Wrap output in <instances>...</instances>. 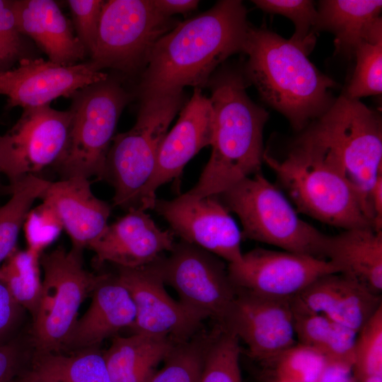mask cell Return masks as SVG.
Instances as JSON below:
<instances>
[{
  "mask_svg": "<svg viewBox=\"0 0 382 382\" xmlns=\"http://www.w3.org/2000/svg\"><path fill=\"white\" fill-rule=\"evenodd\" d=\"M236 288L259 296L291 299L318 278L338 273L329 260L294 253L255 248L240 262L227 266Z\"/></svg>",
  "mask_w": 382,
  "mask_h": 382,
  "instance_id": "obj_13",
  "label": "cell"
},
{
  "mask_svg": "<svg viewBox=\"0 0 382 382\" xmlns=\"http://www.w3.org/2000/svg\"><path fill=\"white\" fill-rule=\"evenodd\" d=\"M327 361L317 349L296 343L265 366L272 376L288 382H317Z\"/></svg>",
  "mask_w": 382,
  "mask_h": 382,
  "instance_id": "obj_34",
  "label": "cell"
},
{
  "mask_svg": "<svg viewBox=\"0 0 382 382\" xmlns=\"http://www.w3.org/2000/svg\"><path fill=\"white\" fill-rule=\"evenodd\" d=\"M213 110L212 154L196 185L185 192L199 199L216 196L261 172L262 133L268 113L255 104L240 74L222 71L207 83Z\"/></svg>",
  "mask_w": 382,
  "mask_h": 382,
  "instance_id": "obj_2",
  "label": "cell"
},
{
  "mask_svg": "<svg viewBox=\"0 0 382 382\" xmlns=\"http://www.w3.org/2000/svg\"><path fill=\"white\" fill-rule=\"evenodd\" d=\"M353 368L357 381L382 375V306L357 332Z\"/></svg>",
  "mask_w": 382,
  "mask_h": 382,
  "instance_id": "obj_35",
  "label": "cell"
},
{
  "mask_svg": "<svg viewBox=\"0 0 382 382\" xmlns=\"http://www.w3.org/2000/svg\"><path fill=\"white\" fill-rule=\"evenodd\" d=\"M117 276L129 291L134 307L132 334L167 338L176 344L190 340L207 318L174 300L158 274L149 265L138 268L117 267Z\"/></svg>",
  "mask_w": 382,
  "mask_h": 382,
  "instance_id": "obj_15",
  "label": "cell"
},
{
  "mask_svg": "<svg viewBox=\"0 0 382 382\" xmlns=\"http://www.w3.org/2000/svg\"><path fill=\"white\" fill-rule=\"evenodd\" d=\"M291 299L259 296L236 288L220 326L234 333L246 345L249 355L266 365L296 344Z\"/></svg>",
  "mask_w": 382,
  "mask_h": 382,
  "instance_id": "obj_16",
  "label": "cell"
},
{
  "mask_svg": "<svg viewBox=\"0 0 382 382\" xmlns=\"http://www.w3.org/2000/svg\"><path fill=\"white\" fill-rule=\"evenodd\" d=\"M21 308L0 276V338L13 327Z\"/></svg>",
  "mask_w": 382,
  "mask_h": 382,
  "instance_id": "obj_41",
  "label": "cell"
},
{
  "mask_svg": "<svg viewBox=\"0 0 382 382\" xmlns=\"http://www.w3.org/2000/svg\"><path fill=\"white\" fill-rule=\"evenodd\" d=\"M23 354L19 345L11 343L0 346V382H9L21 373Z\"/></svg>",
  "mask_w": 382,
  "mask_h": 382,
  "instance_id": "obj_40",
  "label": "cell"
},
{
  "mask_svg": "<svg viewBox=\"0 0 382 382\" xmlns=\"http://www.w3.org/2000/svg\"><path fill=\"white\" fill-rule=\"evenodd\" d=\"M19 31L48 59L64 66L80 63L88 54L69 21L52 0H11Z\"/></svg>",
  "mask_w": 382,
  "mask_h": 382,
  "instance_id": "obj_23",
  "label": "cell"
},
{
  "mask_svg": "<svg viewBox=\"0 0 382 382\" xmlns=\"http://www.w3.org/2000/svg\"><path fill=\"white\" fill-rule=\"evenodd\" d=\"M71 113L50 105L25 108L16 123L0 136L3 173L11 184L54 166L65 149Z\"/></svg>",
  "mask_w": 382,
  "mask_h": 382,
  "instance_id": "obj_12",
  "label": "cell"
},
{
  "mask_svg": "<svg viewBox=\"0 0 382 382\" xmlns=\"http://www.w3.org/2000/svg\"><path fill=\"white\" fill-rule=\"evenodd\" d=\"M210 333L199 331L190 340L176 344L149 382H198Z\"/></svg>",
  "mask_w": 382,
  "mask_h": 382,
  "instance_id": "obj_33",
  "label": "cell"
},
{
  "mask_svg": "<svg viewBox=\"0 0 382 382\" xmlns=\"http://www.w3.org/2000/svg\"><path fill=\"white\" fill-rule=\"evenodd\" d=\"M137 121L114 136L103 179L114 188L113 205L138 208L141 193L154 172L161 144L184 103L183 89L140 98Z\"/></svg>",
  "mask_w": 382,
  "mask_h": 382,
  "instance_id": "obj_5",
  "label": "cell"
},
{
  "mask_svg": "<svg viewBox=\"0 0 382 382\" xmlns=\"http://www.w3.org/2000/svg\"><path fill=\"white\" fill-rule=\"evenodd\" d=\"M213 110L211 100L195 87L181 109L174 127L165 135L157 155L154 172L144 187L138 208L154 209L157 190L178 178L185 166L202 148L211 144Z\"/></svg>",
  "mask_w": 382,
  "mask_h": 382,
  "instance_id": "obj_18",
  "label": "cell"
},
{
  "mask_svg": "<svg viewBox=\"0 0 382 382\" xmlns=\"http://www.w3.org/2000/svg\"><path fill=\"white\" fill-rule=\"evenodd\" d=\"M240 340L216 325L204 354L198 382H243L240 368Z\"/></svg>",
  "mask_w": 382,
  "mask_h": 382,
  "instance_id": "obj_32",
  "label": "cell"
},
{
  "mask_svg": "<svg viewBox=\"0 0 382 382\" xmlns=\"http://www.w3.org/2000/svg\"><path fill=\"white\" fill-rule=\"evenodd\" d=\"M127 212L108 224L89 245L98 265L110 262L118 267H141L173 249L175 236L170 230L159 228L144 210L133 208Z\"/></svg>",
  "mask_w": 382,
  "mask_h": 382,
  "instance_id": "obj_19",
  "label": "cell"
},
{
  "mask_svg": "<svg viewBox=\"0 0 382 382\" xmlns=\"http://www.w3.org/2000/svg\"><path fill=\"white\" fill-rule=\"evenodd\" d=\"M40 253L30 248L14 252L0 267V276L16 301L33 316L39 301L42 279Z\"/></svg>",
  "mask_w": 382,
  "mask_h": 382,
  "instance_id": "obj_30",
  "label": "cell"
},
{
  "mask_svg": "<svg viewBox=\"0 0 382 382\" xmlns=\"http://www.w3.org/2000/svg\"><path fill=\"white\" fill-rule=\"evenodd\" d=\"M91 294L89 307L77 318L62 349L99 348L103 340L133 325L135 307L117 274H100Z\"/></svg>",
  "mask_w": 382,
  "mask_h": 382,
  "instance_id": "obj_21",
  "label": "cell"
},
{
  "mask_svg": "<svg viewBox=\"0 0 382 382\" xmlns=\"http://www.w3.org/2000/svg\"><path fill=\"white\" fill-rule=\"evenodd\" d=\"M261 10L284 16L295 25V33L290 39L294 43L309 53L316 42L313 28L316 29L318 11L312 1L308 0H254Z\"/></svg>",
  "mask_w": 382,
  "mask_h": 382,
  "instance_id": "obj_36",
  "label": "cell"
},
{
  "mask_svg": "<svg viewBox=\"0 0 382 382\" xmlns=\"http://www.w3.org/2000/svg\"><path fill=\"white\" fill-rule=\"evenodd\" d=\"M9 382H30V381H29L25 378H24L20 373L16 376H15L12 380H11Z\"/></svg>",
  "mask_w": 382,
  "mask_h": 382,
  "instance_id": "obj_45",
  "label": "cell"
},
{
  "mask_svg": "<svg viewBox=\"0 0 382 382\" xmlns=\"http://www.w3.org/2000/svg\"><path fill=\"white\" fill-rule=\"evenodd\" d=\"M50 181L28 174L12 183V195L0 208V263L16 250L18 237L31 207Z\"/></svg>",
  "mask_w": 382,
  "mask_h": 382,
  "instance_id": "obj_29",
  "label": "cell"
},
{
  "mask_svg": "<svg viewBox=\"0 0 382 382\" xmlns=\"http://www.w3.org/2000/svg\"><path fill=\"white\" fill-rule=\"evenodd\" d=\"M241 1L223 0L179 22L154 45L141 74L140 98L207 84L216 67L243 52L249 28Z\"/></svg>",
  "mask_w": 382,
  "mask_h": 382,
  "instance_id": "obj_1",
  "label": "cell"
},
{
  "mask_svg": "<svg viewBox=\"0 0 382 382\" xmlns=\"http://www.w3.org/2000/svg\"><path fill=\"white\" fill-rule=\"evenodd\" d=\"M40 199L58 218L72 248H88L109 224L111 207L94 195L88 178L71 177L50 182Z\"/></svg>",
  "mask_w": 382,
  "mask_h": 382,
  "instance_id": "obj_20",
  "label": "cell"
},
{
  "mask_svg": "<svg viewBox=\"0 0 382 382\" xmlns=\"http://www.w3.org/2000/svg\"><path fill=\"white\" fill-rule=\"evenodd\" d=\"M103 0H68L77 37L88 55L91 54L97 37Z\"/></svg>",
  "mask_w": 382,
  "mask_h": 382,
  "instance_id": "obj_38",
  "label": "cell"
},
{
  "mask_svg": "<svg viewBox=\"0 0 382 382\" xmlns=\"http://www.w3.org/2000/svg\"><path fill=\"white\" fill-rule=\"evenodd\" d=\"M21 374L30 382H112L98 348L70 354L35 352L30 369Z\"/></svg>",
  "mask_w": 382,
  "mask_h": 382,
  "instance_id": "obj_27",
  "label": "cell"
},
{
  "mask_svg": "<svg viewBox=\"0 0 382 382\" xmlns=\"http://www.w3.org/2000/svg\"><path fill=\"white\" fill-rule=\"evenodd\" d=\"M175 345L170 339L141 334L114 336L103 352L111 381L149 382Z\"/></svg>",
  "mask_w": 382,
  "mask_h": 382,
  "instance_id": "obj_25",
  "label": "cell"
},
{
  "mask_svg": "<svg viewBox=\"0 0 382 382\" xmlns=\"http://www.w3.org/2000/svg\"><path fill=\"white\" fill-rule=\"evenodd\" d=\"M24 228L28 248L41 253L59 235L62 228L58 218L45 204L29 212Z\"/></svg>",
  "mask_w": 382,
  "mask_h": 382,
  "instance_id": "obj_39",
  "label": "cell"
},
{
  "mask_svg": "<svg viewBox=\"0 0 382 382\" xmlns=\"http://www.w3.org/2000/svg\"><path fill=\"white\" fill-rule=\"evenodd\" d=\"M304 129L335 156L346 178L370 208V190L382 173V122L378 114L359 99L343 95Z\"/></svg>",
  "mask_w": 382,
  "mask_h": 382,
  "instance_id": "obj_8",
  "label": "cell"
},
{
  "mask_svg": "<svg viewBox=\"0 0 382 382\" xmlns=\"http://www.w3.org/2000/svg\"><path fill=\"white\" fill-rule=\"evenodd\" d=\"M381 8L378 0L320 1L316 29L332 32L335 52L353 56L355 47L381 18Z\"/></svg>",
  "mask_w": 382,
  "mask_h": 382,
  "instance_id": "obj_26",
  "label": "cell"
},
{
  "mask_svg": "<svg viewBox=\"0 0 382 382\" xmlns=\"http://www.w3.org/2000/svg\"><path fill=\"white\" fill-rule=\"evenodd\" d=\"M184 305L221 325L236 288L220 257L193 244L175 243L168 256L149 265Z\"/></svg>",
  "mask_w": 382,
  "mask_h": 382,
  "instance_id": "obj_11",
  "label": "cell"
},
{
  "mask_svg": "<svg viewBox=\"0 0 382 382\" xmlns=\"http://www.w3.org/2000/svg\"><path fill=\"white\" fill-rule=\"evenodd\" d=\"M178 23L153 0L105 1L90 61L100 71L141 74L156 42Z\"/></svg>",
  "mask_w": 382,
  "mask_h": 382,
  "instance_id": "obj_10",
  "label": "cell"
},
{
  "mask_svg": "<svg viewBox=\"0 0 382 382\" xmlns=\"http://www.w3.org/2000/svg\"><path fill=\"white\" fill-rule=\"evenodd\" d=\"M266 382H288V381H286L284 380L280 379L276 376L271 375V376H269Z\"/></svg>",
  "mask_w": 382,
  "mask_h": 382,
  "instance_id": "obj_46",
  "label": "cell"
},
{
  "mask_svg": "<svg viewBox=\"0 0 382 382\" xmlns=\"http://www.w3.org/2000/svg\"><path fill=\"white\" fill-rule=\"evenodd\" d=\"M70 98L67 142L54 167L62 178L95 176L103 179L119 118L132 94L118 80L108 76L78 90Z\"/></svg>",
  "mask_w": 382,
  "mask_h": 382,
  "instance_id": "obj_7",
  "label": "cell"
},
{
  "mask_svg": "<svg viewBox=\"0 0 382 382\" xmlns=\"http://www.w3.org/2000/svg\"><path fill=\"white\" fill-rule=\"evenodd\" d=\"M291 308L299 343L321 352L328 360L353 365V350L357 332L301 306L293 299Z\"/></svg>",
  "mask_w": 382,
  "mask_h": 382,
  "instance_id": "obj_28",
  "label": "cell"
},
{
  "mask_svg": "<svg viewBox=\"0 0 382 382\" xmlns=\"http://www.w3.org/2000/svg\"><path fill=\"white\" fill-rule=\"evenodd\" d=\"M372 214V226L377 231H382V173H379L369 195Z\"/></svg>",
  "mask_w": 382,
  "mask_h": 382,
  "instance_id": "obj_43",
  "label": "cell"
},
{
  "mask_svg": "<svg viewBox=\"0 0 382 382\" xmlns=\"http://www.w3.org/2000/svg\"><path fill=\"white\" fill-rule=\"evenodd\" d=\"M82 253L59 246L40 257L43 279L31 330L35 352H59L63 349L81 305L99 279L100 275L84 268Z\"/></svg>",
  "mask_w": 382,
  "mask_h": 382,
  "instance_id": "obj_9",
  "label": "cell"
},
{
  "mask_svg": "<svg viewBox=\"0 0 382 382\" xmlns=\"http://www.w3.org/2000/svg\"><path fill=\"white\" fill-rule=\"evenodd\" d=\"M154 209L180 241L198 246L228 264L241 260V231L217 196L196 199L184 193L170 200L156 199Z\"/></svg>",
  "mask_w": 382,
  "mask_h": 382,
  "instance_id": "obj_14",
  "label": "cell"
},
{
  "mask_svg": "<svg viewBox=\"0 0 382 382\" xmlns=\"http://www.w3.org/2000/svg\"><path fill=\"white\" fill-rule=\"evenodd\" d=\"M216 196L239 218L243 238L326 260L328 235L300 219L280 190L261 172Z\"/></svg>",
  "mask_w": 382,
  "mask_h": 382,
  "instance_id": "obj_6",
  "label": "cell"
},
{
  "mask_svg": "<svg viewBox=\"0 0 382 382\" xmlns=\"http://www.w3.org/2000/svg\"><path fill=\"white\" fill-rule=\"evenodd\" d=\"M356 66L347 87L350 98L381 94L382 91V20L380 18L354 50Z\"/></svg>",
  "mask_w": 382,
  "mask_h": 382,
  "instance_id": "obj_31",
  "label": "cell"
},
{
  "mask_svg": "<svg viewBox=\"0 0 382 382\" xmlns=\"http://www.w3.org/2000/svg\"><path fill=\"white\" fill-rule=\"evenodd\" d=\"M0 173H3V165H2V158H1V143H0Z\"/></svg>",
  "mask_w": 382,
  "mask_h": 382,
  "instance_id": "obj_47",
  "label": "cell"
},
{
  "mask_svg": "<svg viewBox=\"0 0 382 382\" xmlns=\"http://www.w3.org/2000/svg\"><path fill=\"white\" fill-rule=\"evenodd\" d=\"M293 299L357 332L382 306L381 294L341 273L318 278Z\"/></svg>",
  "mask_w": 382,
  "mask_h": 382,
  "instance_id": "obj_22",
  "label": "cell"
},
{
  "mask_svg": "<svg viewBox=\"0 0 382 382\" xmlns=\"http://www.w3.org/2000/svg\"><path fill=\"white\" fill-rule=\"evenodd\" d=\"M325 259L337 267L338 273L381 294L382 231L367 226L328 236Z\"/></svg>",
  "mask_w": 382,
  "mask_h": 382,
  "instance_id": "obj_24",
  "label": "cell"
},
{
  "mask_svg": "<svg viewBox=\"0 0 382 382\" xmlns=\"http://www.w3.org/2000/svg\"><path fill=\"white\" fill-rule=\"evenodd\" d=\"M35 45L18 30L11 0H0V74L28 58L38 57Z\"/></svg>",
  "mask_w": 382,
  "mask_h": 382,
  "instance_id": "obj_37",
  "label": "cell"
},
{
  "mask_svg": "<svg viewBox=\"0 0 382 382\" xmlns=\"http://www.w3.org/2000/svg\"><path fill=\"white\" fill-rule=\"evenodd\" d=\"M247 73L262 98L303 131L334 100L335 82L319 71L303 49L264 28L249 26L243 47Z\"/></svg>",
  "mask_w": 382,
  "mask_h": 382,
  "instance_id": "obj_3",
  "label": "cell"
},
{
  "mask_svg": "<svg viewBox=\"0 0 382 382\" xmlns=\"http://www.w3.org/2000/svg\"><path fill=\"white\" fill-rule=\"evenodd\" d=\"M108 77L90 60L64 66L40 57L28 58L0 74V95L7 98L9 108L44 106Z\"/></svg>",
  "mask_w": 382,
  "mask_h": 382,
  "instance_id": "obj_17",
  "label": "cell"
},
{
  "mask_svg": "<svg viewBox=\"0 0 382 382\" xmlns=\"http://www.w3.org/2000/svg\"><path fill=\"white\" fill-rule=\"evenodd\" d=\"M196 0H153L156 8L166 16L171 17L175 13H183L197 8Z\"/></svg>",
  "mask_w": 382,
  "mask_h": 382,
  "instance_id": "obj_44",
  "label": "cell"
},
{
  "mask_svg": "<svg viewBox=\"0 0 382 382\" xmlns=\"http://www.w3.org/2000/svg\"><path fill=\"white\" fill-rule=\"evenodd\" d=\"M317 382H357L353 365L342 361L328 360Z\"/></svg>",
  "mask_w": 382,
  "mask_h": 382,
  "instance_id": "obj_42",
  "label": "cell"
},
{
  "mask_svg": "<svg viewBox=\"0 0 382 382\" xmlns=\"http://www.w3.org/2000/svg\"><path fill=\"white\" fill-rule=\"evenodd\" d=\"M263 160L298 212L345 230L373 228L369 207L346 178L339 161L306 129L284 159L265 151Z\"/></svg>",
  "mask_w": 382,
  "mask_h": 382,
  "instance_id": "obj_4",
  "label": "cell"
}]
</instances>
